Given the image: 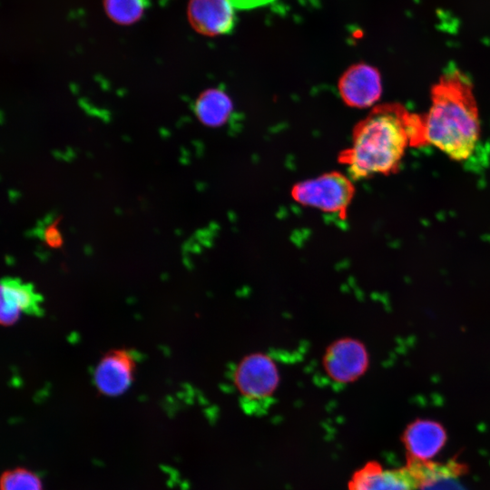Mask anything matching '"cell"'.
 <instances>
[{"label": "cell", "instance_id": "6da1fadb", "mask_svg": "<svg viewBox=\"0 0 490 490\" xmlns=\"http://www.w3.org/2000/svg\"><path fill=\"white\" fill-rule=\"evenodd\" d=\"M424 142L422 120L395 103L374 106L352 132V144L338 156L358 181L397 171L410 143Z\"/></svg>", "mask_w": 490, "mask_h": 490}, {"label": "cell", "instance_id": "7a4b0ae2", "mask_svg": "<svg viewBox=\"0 0 490 490\" xmlns=\"http://www.w3.org/2000/svg\"><path fill=\"white\" fill-rule=\"evenodd\" d=\"M423 139L451 159L468 160L481 136L479 112L468 76L450 65L431 89V105L421 119Z\"/></svg>", "mask_w": 490, "mask_h": 490}, {"label": "cell", "instance_id": "3957f363", "mask_svg": "<svg viewBox=\"0 0 490 490\" xmlns=\"http://www.w3.org/2000/svg\"><path fill=\"white\" fill-rule=\"evenodd\" d=\"M354 194L352 180L338 172L299 181L291 189V197L299 204L341 217L345 216Z\"/></svg>", "mask_w": 490, "mask_h": 490}, {"label": "cell", "instance_id": "277c9868", "mask_svg": "<svg viewBox=\"0 0 490 490\" xmlns=\"http://www.w3.org/2000/svg\"><path fill=\"white\" fill-rule=\"evenodd\" d=\"M279 381L274 360L261 353L243 358L234 372L235 386L245 402L263 404L274 394Z\"/></svg>", "mask_w": 490, "mask_h": 490}, {"label": "cell", "instance_id": "5b68a950", "mask_svg": "<svg viewBox=\"0 0 490 490\" xmlns=\"http://www.w3.org/2000/svg\"><path fill=\"white\" fill-rule=\"evenodd\" d=\"M136 357L130 349L113 348L102 356L93 371L97 391L107 397L122 395L134 380Z\"/></svg>", "mask_w": 490, "mask_h": 490}, {"label": "cell", "instance_id": "8992f818", "mask_svg": "<svg viewBox=\"0 0 490 490\" xmlns=\"http://www.w3.org/2000/svg\"><path fill=\"white\" fill-rule=\"evenodd\" d=\"M338 90L350 107L368 108L381 96L382 82L378 70L365 63L350 65L339 77Z\"/></svg>", "mask_w": 490, "mask_h": 490}, {"label": "cell", "instance_id": "52a82bcc", "mask_svg": "<svg viewBox=\"0 0 490 490\" xmlns=\"http://www.w3.org/2000/svg\"><path fill=\"white\" fill-rule=\"evenodd\" d=\"M365 346L354 338H343L331 345L324 364L327 374L336 382L348 383L365 373L368 367Z\"/></svg>", "mask_w": 490, "mask_h": 490}, {"label": "cell", "instance_id": "ba28073f", "mask_svg": "<svg viewBox=\"0 0 490 490\" xmlns=\"http://www.w3.org/2000/svg\"><path fill=\"white\" fill-rule=\"evenodd\" d=\"M233 5L230 0H190L188 20L199 34L217 36L230 33L236 22Z\"/></svg>", "mask_w": 490, "mask_h": 490}, {"label": "cell", "instance_id": "9c48e42d", "mask_svg": "<svg viewBox=\"0 0 490 490\" xmlns=\"http://www.w3.org/2000/svg\"><path fill=\"white\" fill-rule=\"evenodd\" d=\"M42 298L30 283L15 278L1 281L0 321L3 326L15 324L22 312L33 316L43 314Z\"/></svg>", "mask_w": 490, "mask_h": 490}, {"label": "cell", "instance_id": "30bf717a", "mask_svg": "<svg viewBox=\"0 0 490 490\" xmlns=\"http://www.w3.org/2000/svg\"><path fill=\"white\" fill-rule=\"evenodd\" d=\"M416 485L407 469H384L370 461L358 469L348 483V490H415Z\"/></svg>", "mask_w": 490, "mask_h": 490}, {"label": "cell", "instance_id": "8fae6325", "mask_svg": "<svg viewBox=\"0 0 490 490\" xmlns=\"http://www.w3.org/2000/svg\"><path fill=\"white\" fill-rule=\"evenodd\" d=\"M402 440L408 457L429 460L444 446L446 433L442 425L436 421L416 419L407 426Z\"/></svg>", "mask_w": 490, "mask_h": 490}, {"label": "cell", "instance_id": "7c38bea8", "mask_svg": "<svg viewBox=\"0 0 490 490\" xmlns=\"http://www.w3.org/2000/svg\"><path fill=\"white\" fill-rule=\"evenodd\" d=\"M231 112L230 98L220 89L211 88L201 92L194 103L197 119L208 127L223 125Z\"/></svg>", "mask_w": 490, "mask_h": 490}, {"label": "cell", "instance_id": "4fadbf2b", "mask_svg": "<svg viewBox=\"0 0 490 490\" xmlns=\"http://www.w3.org/2000/svg\"><path fill=\"white\" fill-rule=\"evenodd\" d=\"M149 4V0H103V8L117 24L130 25L143 16Z\"/></svg>", "mask_w": 490, "mask_h": 490}, {"label": "cell", "instance_id": "5bb4252c", "mask_svg": "<svg viewBox=\"0 0 490 490\" xmlns=\"http://www.w3.org/2000/svg\"><path fill=\"white\" fill-rule=\"evenodd\" d=\"M1 490H43L39 476L26 468H14L2 474Z\"/></svg>", "mask_w": 490, "mask_h": 490}, {"label": "cell", "instance_id": "9a60e30c", "mask_svg": "<svg viewBox=\"0 0 490 490\" xmlns=\"http://www.w3.org/2000/svg\"><path fill=\"white\" fill-rule=\"evenodd\" d=\"M60 219L48 224L44 230V241L51 249H60L64 244L63 235L59 229Z\"/></svg>", "mask_w": 490, "mask_h": 490}, {"label": "cell", "instance_id": "2e32d148", "mask_svg": "<svg viewBox=\"0 0 490 490\" xmlns=\"http://www.w3.org/2000/svg\"><path fill=\"white\" fill-rule=\"evenodd\" d=\"M421 490H464L459 485L453 481V477H446L433 482Z\"/></svg>", "mask_w": 490, "mask_h": 490}, {"label": "cell", "instance_id": "e0dca14e", "mask_svg": "<svg viewBox=\"0 0 490 490\" xmlns=\"http://www.w3.org/2000/svg\"><path fill=\"white\" fill-rule=\"evenodd\" d=\"M234 7L246 9L263 5L273 0H230Z\"/></svg>", "mask_w": 490, "mask_h": 490}]
</instances>
